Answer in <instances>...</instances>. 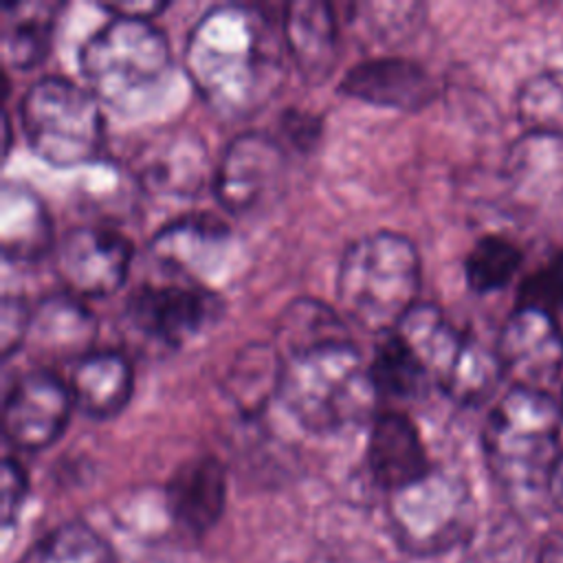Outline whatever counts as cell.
<instances>
[{
    "label": "cell",
    "instance_id": "6da1fadb",
    "mask_svg": "<svg viewBox=\"0 0 563 563\" xmlns=\"http://www.w3.org/2000/svg\"><path fill=\"white\" fill-rule=\"evenodd\" d=\"M284 37L257 7L218 4L189 31L185 70L202 101L224 121L257 114L284 81Z\"/></svg>",
    "mask_w": 563,
    "mask_h": 563
},
{
    "label": "cell",
    "instance_id": "7a4b0ae2",
    "mask_svg": "<svg viewBox=\"0 0 563 563\" xmlns=\"http://www.w3.org/2000/svg\"><path fill=\"white\" fill-rule=\"evenodd\" d=\"M277 398L312 433H334L374 418L380 398L369 363L352 339L323 343L282 358Z\"/></svg>",
    "mask_w": 563,
    "mask_h": 563
},
{
    "label": "cell",
    "instance_id": "3957f363",
    "mask_svg": "<svg viewBox=\"0 0 563 563\" xmlns=\"http://www.w3.org/2000/svg\"><path fill=\"white\" fill-rule=\"evenodd\" d=\"M422 264L413 242L396 231H374L352 240L336 268L343 312L363 330L383 334L420 301Z\"/></svg>",
    "mask_w": 563,
    "mask_h": 563
},
{
    "label": "cell",
    "instance_id": "277c9868",
    "mask_svg": "<svg viewBox=\"0 0 563 563\" xmlns=\"http://www.w3.org/2000/svg\"><path fill=\"white\" fill-rule=\"evenodd\" d=\"M77 64L99 103L134 114L165 88L172 53L165 33L152 20L110 18L81 42Z\"/></svg>",
    "mask_w": 563,
    "mask_h": 563
},
{
    "label": "cell",
    "instance_id": "5b68a950",
    "mask_svg": "<svg viewBox=\"0 0 563 563\" xmlns=\"http://www.w3.org/2000/svg\"><path fill=\"white\" fill-rule=\"evenodd\" d=\"M561 420V405L548 391L526 387H510L488 411L482 429L484 457L512 499L548 488Z\"/></svg>",
    "mask_w": 563,
    "mask_h": 563
},
{
    "label": "cell",
    "instance_id": "8992f818",
    "mask_svg": "<svg viewBox=\"0 0 563 563\" xmlns=\"http://www.w3.org/2000/svg\"><path fill=\"white\" fill-rule=\"evenodd\" d=\"M29 147L53 167L95 163L106 145V119L99 99L66 77L33 81L18 106Z\"/></svg>",
    "mask_w": 563,
    "mask_h": 563
},
{
    "label": "cell",
    "instance_id": "52a82bcc",
    "mask_svg": "<svg viewBox=\"0 0 563 563\" xmlns=\"http://www.w3.org/2000/svg\"><path fill=\"white\" fill-rule=\"evenodd\" d=\"M420 358L429 383L464 407L486 402L504 372L495 352L455 328L435 306L418 301L394 328Z\"/></svg>",
    "mask_w": 563,
    "mask_h": 563
},
{
    "label": "cell",
    "instance_id": "ba28073f",
    "mask_svg": "<svg viewBox=\"0 0 563 563\" xmlns=\"http://www.w3.org/2000/svg\"><path fill=\"white\" fill-rule=\"evenodd\" d=\"M394 539L416 556L442 554L462 543L475 526V501L464 479L431 468L420 482L387 495Z\"/></svg>",
    "mask_w": 563,
    "mask_h": 563
},
{
    "label": "cell",
    "instance_id": "9c48e42d",
    "mask_svg": "<svg viewBox=\"0 0 563 563\" xmlns=\"http://www.w3.org/2000/svg\"><path fill=\"white\" fill-rule=\"evenodd\" d=\"M222 312L220 295L202 282H150L128 297L121 321L143 343L176 352L213 328Z\"/></svg>",
    "mask_w": 563,
    "mask_h": 563
},
{
    "label": "cell",
    "instance_id": "30bf717a",
    "mask_svg": "<svg viewBox=\"0 0 563 563\" xmlns=\"http://www.w3.org/2000/svg\"><path fill=\"white\" fill-rule=\"evenodd\" d=\"M286 180L282 143L264 132L249 130L233 136L222 150L211 178V189L222 209L249 216L275 202Z\"/></svg>",
    "mask_w": 563,
    "mask_h": 563
},
{
    "label": "cell",
    "instance_id": "8fae6325",
    "mask_svg": "<svg viewBox=\"0 0 563 563\" xmlns=\"http://www.w3.org/2000/svg\"><path fill=\"white\" fill-rule=\"evenodd\" d=\"M213 167L205 139L185 125L147 132L128 161L134 183L158 198H196L211 183Z\"/></svg>",
    "mask_w": 563,
    "mask_h": 563
},
{
    "label": "cell",
    "instance_id": "7c38bea8",
    "mask_svg": "<svg viewBox=\"0 0 563 563\" xmlns=\"http://www.w3.org/2000/svg\"><path fill=\"white\" fill-rule=\"evenodd\" d=\"M134 246L117 229L99 224L73 227L55 249V273L66 292L101 299L117 292L130 271Z\"/></svg>",
    "mask_w": 563,
    "mask_h": 563
},
{
    "label": "cell",
    "instance_id": "4fadbf2b",
    "mask_svg": "<svg viewBox=\"0 0 563 563\" xmlns=\"http://www.w3.org/2000/svg\"><path fill=\"white\" fill-rule=\"evenodd\" d=\"M75 407L70 387L44 367L26 369L4 394L2 433L22 451H42L59 440Z\"/></svg>",
    "mask_w": 563,
    "mask_h": 563
},
{
    "label": "cell",
    "instance_id": "5bb4252c",
    "mask_svg": "<svg viewBox=\"0 0 563 563\" xmlns=\"http://www.w3.org/2000/svg\"><path fill=\"white\" fill-rule=\"evenodd\" d=\"M495 354L512 387L548 391L563 369V328L556 314L517 306L501 325Z\"/></svg>",
    "mask_w": 563,
    "mask_h": 563
},
{
    "label": "cell",
    "instance_id": "9a60e30c",
    "mask_svg": "<svg viewBox=\"0 0 563 563\" xmlns=\"http://www.w3.org/2000/svg\"><path fill=\"white\" fill-rule=\"evenodd\" d=\"M365 462L372 482L387 495L420 482L433 468L418 427L398 409L372 418Z\"/></svg>",
    "mask_w": 563,
    "mask_h": 563
},
{
    "label": "cell",
    "instance_id": "2e32d148",
    "mask_svg": "<svg viewBox=\"0 0 563 563\" xmlns=\"http://www.w3.org/2000/svg\"><path fill=\"white\" fill-rule=\"evenodd\" d=\"M341 95L394 110H420L435 99V81L427 68L409 57H367L339 81Z\"/></svg>",
    "mask_w": 563,
    "mask_h": 563
},
{
    "label": "cell",
    "instance_id": "e0dca14e",
    "mask_svg": "<svg viewBox=\"0 0 563 563\" xmlns=\"http://www.w3.org/2000/svg\"><path fill=\"white\" fill-rule=\"evenodd\" d=\"M227 506V466L220 457L202 453L176 466L165 484L169 519L189 537L207 534Z\"/></svg>",
    "mask_w": 563,
    "mask_h": 563
},
{
    "label": "cell",
    "instance_id": "ac0fdd59",
    "mask_svg": "<svg viewBox=\"0 0 563 563\" xmlns=\"http://www.w3.org/2000/svg\"><path fill=\"white\" fill-rule=\"evenodd\" d=\"M97 339V319L84 299L70 292L44 295L31 310L26 343L46 361H81Z\"/></svg>",
    "mask_w": 563,
    "mask_h": 563
},
{
    "label": "cell",
    "instance_id": "d6986e66",
    "mask_svg": "<svg viewBox=\"0 0 563 563\" xmlns=\"http://www.w3.org/2000/svg\"><path fill=\"white\" fill-rule=\"evenodd\" d=\"M282 37L306 84L319 86L328 81L339 62V29L330 2H288L282 18Z\"/></svg>",
    "mask_w": 563,
    "mask_h": 563
},
{
    "label": "cell",
    "instance_id": "ffe728a7",
    "mask_svg": "<svg viewBox=\"0 0 563 563\" xmlns=\"http://www.w3.org/2000/svg\"><path fill=\"white\" fill-rule=\"evenodd\" d=\"M506 176L526 205H563V139L526 132L508 150Z\"/></svg>",
    "mask_w": 563,
    "mask_h": 563
},
{
    "label": "cell",
    "instance_id": "44dd1931",
    "mask_svg": "<svg viewBox=\"0 0 563 563\" xmlns=\"http://www.w3.org/2000/svg\"><path fill=\"white\" fill-rule=\"evenodd\" d=\"M229 240V224L220 216L198 211L161 227L150 242V253L161 266L194 277L207 271L205 262H211Z\"/></svg>",
    "mask_w": 563,
    "mask_h": 563
},
{
    "label": "cell",
    "instance_id": "7402d4cb",
    "mask_svg": "<svg viewBox=\"0 0 563 563\" xmlns=\"http://www.w3.org/2000/svg\"><path fill=\"white\" fill-rule=\"evenodd\" d=\"M62 9L64 2L55 0L2 2L0 53L4 70H31L46 59Z\"/></svg>",
    "mask_w": 563,
    "mask_h": 563
},
{
    "label": "cell",
    "instance_id": "603a6c76",
    "mask_svg": "<svg viewBox=\"0 0 563 563\" xmlns=\"http://www.w3.org/2000/svg\"><path fill=\"white\" fill-rule=\"evenodd\" d=\"M0 249L7 262L31 264L53 249V220L42 198L24 183L0 189Z\"/></svg>",
    "mask_w": 563,
    "mask_h": 563
},
{
    "label": "cell",
    "instance_id": "cb8c5ba5",
    "mask_svg": "<svg viewBox=\"0 0 563 563\" xmlns=\"http://www.w3.org/2000/svg\"><path fill=\"white\" fill-rule=\"evenodd\" d=\"M70 396L75 407L92 420H110L130 402L134 372L121 352H90L70 372Z\"/></svg>",
    "mask_w": 563,
    "mask_h": 563
},
{
    "label": "cell",
    "instance_id": "d4e9b609",
    "mask_svg": "<svg viewBox=\"0 0 563 563\" xmlns=\"http://www.w3.org/2000/svg\"><path fill=\"white\" fill-rule=\"evenodd\" d=\"M282 365L275 343L251 341L235 352L224 374V394L244 418L260 416L277 398Z\"/></svg>",
    "mask_w": 563,
    "mask_h": 563
},
{
    "label": "cell",
    "instance_id": "484cf974",
    "mask_svg": "<svg viewBox=\"0 0 563 563\" xmlns=\"http://www.w3.org/2000/svg\"><path fill=\"white\" fill-rule=\"evenodd\" d=\"M343 339H352L345 321L321 299L297 297L277 317L275 347L282 358Z\"/></svg>",
    "mask_w": 563,
    "mask_h": 563
},
{
    "label": "cell",
    "instance_id": "4316f807",
    "mask_svg": "<svg viewBox=\"0 0 563 563\" xmlns=\"http://www.w3.org/2000/svg\"><path fill=\"white\" fill-rule=\"evenodd\" d=\"M367 363L378 396L409 400L431 385L420 358L396 330L376 334Z\"/></svg>",
    "mask_w": 563,
    "mask_h": 563
},
{
    "label": "cell",
    "instance_id": "83f0119b",
    "mask_svg": "<svg viewBox=\"0 0 563 563\" xmlns=\"http://www.w3.org/2000/svg\"><path fill=\"white\" fill-rule=\"evenodd\" d=\"M18 563H119V559L92 526L70 519L31 543Z\"/></svg>",
    "mask_w": 563,
    "mask_h": 563
},
{
    "label": "cell",
    "instance_id": "f1b7e54d",
    "mask_svg": "<svg viewBox=\"0 0 563 563\" xmlns=\"http://www.w3.org/2000/svg\"><path fill=\"white\" fill-rule=\"evenodd\" d=\"M517 119L532 134L563 139V68H545L517 90Z\"/></svg>",
    "mask_w": 563,
    "mask_h": 563
},
{
    "label": "cell",
    "instance_id": "f546056e",
    "mask_svg": "<svg viewBox=\"0 0 563 563\" xmlns=\"http://www.w3.org/2000/svg\"><path fill=\"white\" fill-rule=\"evenodd\" d=\"M523 251L499 233L482 235L464 257L466 286L477 295L506 288L521 268Z\"/></svg>",
    "mask_w": 563,
    "mask_h": 563
},
{
    "label": "cell",
    "instance_id": "4dcf8cb0",
    "mask_svg": "<svg viewBox=\"0 0 563 563\" xmlns=\"http://www.w3.org/2000/svg\"><path fill=\"white\" fill-rule=\"evenodd\" d=\"M517 306L539 308L552 314L563 308V249L521 279Z\"/></svg>",
    "mask_w": 563,
    "mask_h": 563
},
{
    "label": "cell",
    "instance_id": "1f68e13d",
    "mask_svg": "<svg viewBox=\"0 0 563 563\" xmlns=\"http://www.w3.org/2000/svg\"><path fill=\"white\" fill-rule=\"evenodd\" d=\"M31 310L20 295H4L0 303V352L2 358H9L15 354L29 336V325H31Z\"/></svg>",
    "mask_w": 563,
    "mask_h": 563
},
{
    "label": "cell",
    "instance_id": "d6a6232c",
    "mask_svg": "<svg viewBox=\"0 0 563 563\" xmlns=\"http://www.w3.org/2000/svg\"><path fill=\"white\" fill-rule=\"evenodd\" d=\"M279 132L292 150L308 154L321 141L323 119L310 110L290 106L279 114Z\"/></svg>",
    "mask_w": 563,
    "mask_h": 563
},
{
    "label": "cell",
    "instance_id": "836d02e7",
    "mask_svg": "<svg viewBox=\"0 0 563 563\" xmlns=\"http://www.w3.org/2000/svg\"><path fill=\"white\" fill-rule=\"evenodd\" d=\"M26 493H29L26 471L15 457L7 455L2 460V504H0V519L4 530H9L15 523L24 506Z\"/></svg>",
    "mask_w": 563,
    "mask_h": 563
},
{
    "label": "cell",
    "instance_id": "e575fe53",
    "mask_svg": "<svg viewBox=\"0 0 563 563\" xmlns=\"http://www.w3.org/2000/svg\"><path fill=\"white\" fill-rule=\"evenodd\" d=\"M99 9L110 13V18H132V20H152L161 11L169 7V2L158 0H145V2H130V0H117V2H99Z\"/></svg>",
    "mask_w": 563,
    "mask_h": 563
},
{
    "label": "cell",
    "instance_id": "d590c367",
    "mask_svg": "<svg viewBox=\"0 0 563 563\" xmlns=\"http://www.w3.org/2000/svg\"><path fill=\"white\" fill-rule=\"evenodd\" d=\"M545 493L550 495V501L563 512V451L556 455V460L550 468Z\"/></svg>",
    "mask_w": 563,
    "mask_h": 563
},
{
    "label": "cell",
    "instance_id": "8d00e7d4",
    "mask_svg": "<svg viewBox=\"0 0 563 563\" xmlns=\"http://www.w3.org/2000/svg\"><path fill=\"white\" fill-rule=\"evenodd\" d=\"M537 563H563V534L561 532L548 534L543 539Z\"/></svg>",
    "mask_w": 563,
    "mask_h": 563
},
{
    "label": "cell",
    "instance_id": "74e56055",
    "mask_svg": "<svg viewBox=\"0 0 563 563\" xmlns=\"http://www.w3.org/2000/svg\"><path fill=\"white\" fill-rule=\"evenodd\" d=\"M561 411H563V391H561Z\"/></svg>",
    "mask_w": 563,
    "mask_h": 563
}]
</instances>
